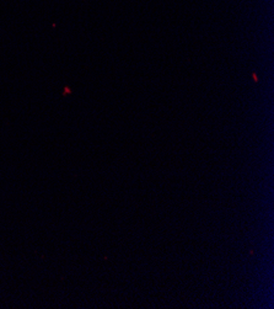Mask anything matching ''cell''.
Masks as SVG:
<instances>
[]
</instances>
